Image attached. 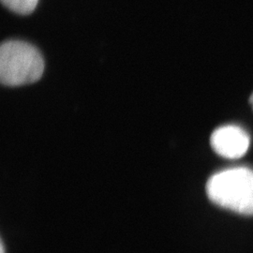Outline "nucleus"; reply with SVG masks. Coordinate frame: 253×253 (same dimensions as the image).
I'll use <instances>...</instances> for the list:
<instances>
[{
    "instance_id": "f257e3e1",
    "label": "nucleus",
    "mask_w": 253,
    "mask_h": 253,
    "mask_svg": "<svg viewBox=\"0 0 253 253\" xmlns=\"http://www.w3.org/2000/svg\"><path fill=\"white\" fill-rule=\"evenodd\" d=\"M212 203L238 214L253 215V171L238 167L212 175L207 183Z\"/></svg>"
},
{
    "instance_id": "423d86ee",
    "label": "nucleus",
    "mask_w": 253,
    "mask_h": 253,
    "mask_svg": "<svg viewBox=\"0 0 253 253\" xmlns=\"http://www.w3.org/2000/svg\"><path fill=\"white\" fill-rule=\"evenodd\" d=\"M250 103H251V105L253 106V94L252 95V97H251V99H250Z\"/></svg>"
},
{
    "instance_id": "20e7f679",
    "label": "nucleus",
    "mask_w": 253,
    "mask_h": 253,
    "mask_svg": "<svg viewBox=\"0 0 253 253\" xmlns=\"http://www.w3.org/2000/svg\"><path fill=\"white\" fill-rule=\"evenodd\" d=\"M3 4L19 14H29L36 9L39 0H2Z\"/></svg>"
},
{
    "instance_id": "7ed1b4c3",
    "label": "nucleus",
    "mask_w": 253,
    "mask_h": 253,
    "mask_svg": "<svg viewBox=\"0 0 253 253\" xmlns=\"http://www.w3.org/2000/svg\"><path fill=\"white\" fill-rule=\"evenodd\" d=\"M251 143L249 134L237 126H223L211 135L210 144L216 153L227 159H238L247 153Z\"/></svg>"
},
{
    "instance_id": "39448f33",
    "label": "nucleus",
    "mask_w": 253,
    "mask_h": 253,
    "mask_svg": "<svg viewBox=\"0 0 253 253\" xmlns=\"http://www.w3.org/2000/svg\"><path fill=\"white\" fill-rule=\"evenodd\" d=\"M1 253H5V246L3 242H1Z\"/></svg>"
},
{
    "instance_id": "f03ea898",
    "label": "nucleus",
    "mask_w": 253,
    "mask_h": 253,
    "mask_svg": "<svg viewBox=\"0 0 253 253\" xmlns=\"http://www.w3.org/2000/svg\"><path fill=\"white\" fill-rule=\"evenodd\" d=\"M43 71L42 56L34 46L20 41H9L1 46L0 79L3 84H32L41 79Z\"/></svg>"
}]
</instances>
